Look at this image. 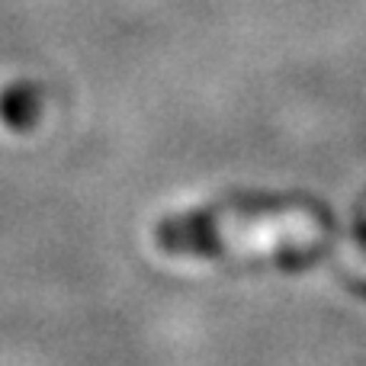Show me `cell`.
<instances>
[{"mask_svg": "<svg viewBox=\"0 0 366 366\" xmlns=\"http://www.w3.org/2000/svg\"><path fill=\"white\" fill-rule=\"evenodd\" d=\"M322 225L309 212L260 215H177L154 225V247L180 257H228V254L296 251L318 238Z\"/></svg>", "mask_w": 366, "mask_h": 366, "instance_id": "1", "label": "cell"}]
</instances>
